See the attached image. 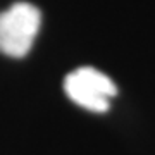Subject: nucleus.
Wrapping results in <instances>:
<instances>
[{
    "label": "nucleus",
    "instance_id": "1",
    "mask_svg": "<svg viewBox=\"0 0 155 155\" xmlns=\"http://www.w3.org/2000/svg\"><path fill=\"white\" fill-rule=\"evenodd\" d=\"M41 14L33 4L16 2L0 12V52L9 57H24L38 35Z\"/></svg>",
    "mask_w": 155,
    "mask_h": 155
},
{
    "label": "nucleus",
    "instance_id": "2",
    "mask_svg": "<svg viewBox=\"0 0 155 155\" xmlns=\"http://www.w3.org/2000/svg\"><path fill=\"white\" fill-rule=\"evenodd\" d=\"M66 95L76 104L91 112H107L110 100L117 95V86L110 78L95 67H79L64 79Z\"/></svg>",
    "mask_w": 155,
    "mask_h": 155
}]
</instances>
